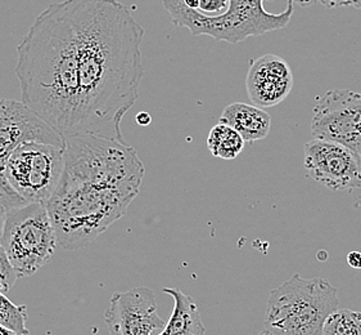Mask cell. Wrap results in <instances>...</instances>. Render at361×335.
I'll use <instances>...</instances> for the list:
<instances>
[{
	"label": "cell",
	"mask_w": 361,
	"mask_h": 335,
	"mask_svg": "<svg viewBox=\"0 0 361 335\" xmlns=\"http://www.w3.org/2000/svg\"><path fill=\"white\" fill-rule=\"evenodd\" d=\"M78 37L84 134L123 139L145 78V29L118 0H70Z\"/></svg>",
	"instance_id": "6da1fadb"
},
{
	"label": "cell",
	"mask_w": 361,
	"mask_h": 335,
	"mask_svg": "<svg viewBox=\"0 0 361 335\" xmlns=\"http://www.w3.org/2000/svg\"><path fill=\"white\" fill-rule=\"evenodd\" d=\"M145 164L125 139L94 134L65 139V169L47 203L57 244L85 248L123 218L145 178Z\"/></svg>",
	"instance_id": "7a4b0ae2"
},
{
	"label": "cell",
	"mask_w": 361,
	"mask_h": 335,
	"mask_svg": "<svg viewBox=\"0 0 361 335\" xmlns=\"http://www.w3.org/2000/svg\"><path fill=\"white\" fill-rule=\"evenodd\" d=\"M21 101L62 137L84 134L78 37L70 0L51 3L17 45Z\"/></svg>",
	"instance_id": "3957f363"
},
{
	"label": "cell",
	"mask_w": 361,
	"mask_h": 335,
	"mask_svg": "<svg viewBox=\"0 0 361 335\" xmlns=\"http://www.w3.org/2000/svg\"><path fill=\"white\" fill-rule=\"evenodd\" d=\"M338 306V290L328 280L296 274L269 294L265 329L274 335H322Z\"/></svg>",
	"instance_id": "277c9868"
},
{
	"label": "cell",
	"mask_w": 361,
	"mask_h": 335,
	"mask_svg": "<svg viewBox=\"0 0 361 335\" xmlns=\"http://www.w3.org/2000/svg\"><path fill=\"white\" fill-rule=\"evenodd\" d=\"M173 25L187 28L192 35H207L217 42L237 44L250 37H259L275 30L284 29L293 15V1L288 0L282 13H270L264 0H229L223 15H204L187 7L184 0H162Z\"/></svg>",
	"instance_id": "5b68a950"
},
{
	"label": "cell",
	"mask_w": 361,
	"mask_h": 335,
	"mask_svg": "<svg viewBox=\"0 0 361 335\" xmlns=\"http://www.w3.org/2000/svg\"><path fill=\"white\" fill-rule=\"evenodd\" d=\"M0 244L18 277H27L51 261L57 249V233L47 205L27 203L8 211Z\"/></svg>",
	"instance_id": "8992f818"
},
{
	"label": "cell",
	"mask_w": 361,
	"mask_h": 335,
	"mask_svg": "<svg viewBox=\"0 0 361 335\" xmlns=\"http://www.w3.org/2000/svg\"><path fill=\"white\" fill-rule=\"evenodd\" d=\"M63 169L65 146L27 141L9 156L6 175L26 203L47 204L61 182Z\"/></svg>",
	"instance_id": "52a82bcc"
},
{
	"label": "cell",
	"mask_w": 361,
	"mask_h": 335,
	"mask_svg": "<svg viewBox=\"0 0 361 335\" xmlns=\"http://www.w3.org/2000/svg\"><path fill=\"white\" fill-rule=\"evenodd\" d=\"M311 134L361 155V93L348 89L328 90L314 107Z\"/></svg>",
	"instance_id": "ba28073f"
},
{
	"label": "cell",
	"mask_w": 361,
	"mask_h": 335,
	"mask_svg": "<svg viewBox=\"0 0 361 335\" xmlns=\"http://www.w3.org/2000/svg\"><path fill=\"white\" fill-rule=\"evenodd\" d=\"M304 165L314 181L332 191L361 187V155L348 147L312 139L304 147Z\"/></svg>",
	"instance_id": "9c48e42d"
},
{
	"label": "cell",
	"mask_w": 361,
	"mask_h": 335,
	"mask_svg": "<svg viewBox=\"0 0 361 335\" xmlns=\"http://www.w3.org/2000/svg\"><path fill=\"white\" fill-rule=\"evenodd\" d=\"M104 322L109 335H152L166 327L157 314L154 292L147 286L115 293L104 314Z\"/></svg>",
	"instance_id": "30bf717a"
},
{
	"label": "cell",
	"mask_w": 361,
	"mask_h": 335,
	"mask_svg": "<svg viewBox=\"0 0 361 335\" xmlns=\"http://www.w3.org/2000/svg\"><path fill=\"white\" fill-rule=\"evenodd\" d=\"M27 141L65 146V137L47 124L22 101L0 100V175H6L8 159Z\"/></svg>",
	"instance_id": "8fae6325"
},
{
	"label": "cell",
	"mask_w": 361,
	"mask_h": 335,
	"mask_svg": "<svg viewBox=\"0 0 361 335\" xmlns=\"http://www.w3.org/2000/svg\"><path fill=\"white\" fill-rule=\"evenodd\" d=\"M293 88V74L286 59L265 54L253 59L247 73L246 89L251 102L261 109L283 102Z\"/></svg>",
	"instance_id": "7c38bea8"
},
{
	"label": "cell",
	"mask_w": 361,
	"mask_h": 335,
	"mask_svg": "<svg viewBox=\"0 0 361 335\" xmlns=\"http://www.w3.org/2000/svg\"><path fill=\"white\" fill-rule=\"evenodd\" d=\"M224 123L238 131L246 142H256L267 139L271 128V117L256 105L234 102L228 105L220 117Z\"/></svg>",
	"instance_id": "4fadbf2b"
},
{
	"label": "cell",
	"mask_w": 361,
	"mask_h": 335,
	"mask_svg": "<svg viewBox=\"0 0 361 335\" xmlns=\"http://www.w3.org/2000/svg\"><path fill=\"white\" fill-rule=\"evenodd\" d=\"M162 292L173 299V314L164 330L152 335H206L201 311L195 299L176 288H164Z\"/></svg>",
	"instance_id": "5bb4252c"
},
{
	"label": "cell",
	"mask_w": 361,
	"mask_h": 335,
	"mask_svg": "<svg viewBox=\"0 0 361 335\" xmlns=\"http://www.w3.org/2000/svg\"><path fill=\"white\" fill-rule=\"evenodd\" d=\"M245 139L238 131L224 123L215 125L209 133L207 137V148L212 156L233 160L238 156L245 148Z\"/></svg>",
	"instance_id": "9a60e30c"
},
{
	"label": "cell",
	"mask_w": 361,
	"mask_h": 335,
	"mask_svg": "<svg viewBox=\"0 0 361 335\" xmlns=\"http://www.w3.org/2000/svg\"><path fill=\"white\" fill-rule=\"evenodd\" d=\"M322 335H361V312L337 310L325 320Z\"/></svg>",
	"instance_id": "2e32d148"
},
{
	"label": "cell",
	"mask_w": 361,
	"mask_h": 335,
	"mask_svg": "<svg viewBox=\"0 0 361 335\" xmlns=\"http://www.w3.org/2000/svg\"><path fill=\"white\" fill-rule=\"evenodd\" d=\"M0 324L18 335H29L27 307L17 306L0 292Z\"/></svg>",
	"instance_id": "e0dca14e"
},
{
	"label": "cell",
	"mask_w": 361,
	"mask_h": 335,
	"mask_svg": "<svg viewBox=\"0 0 361 335\" xmlns=\"http://www.w3.org/2000/svg\"><path fill=\"white\" fill-rule=\"evenodd\" d=\"M17 278H20L18 274L16 272L7 252L0 244V292L7 295L8 293L11 292V289L15 286Z\"/></svg>",
	"instance_id": "ac0fdd59"
},
{
	"label": "cell",
	"mask_w": 361,
	"mask_h": 335,
	"mask_svg": "<svg viewBox=\"0 0 361 335\" xmlns=\"http://www.w3.org/2000/svg\"><path fill=\"white\" fill-rule=\"evenodd\" d=\"M229 7V0H200V9L202 13H220L223 15Z\"/></svg>",
	"instance_id": "d6986e66"
},
{
	"label": "cell",
	"mask_w": 361,
	"mask_h": 335,
	"mask_svg": "<svg viewBox=\"0 0 361 335\" xmlns=\"http://www.w3.org/2000/svg\"><path fill=\"white\" fill-rule=\"evenodd\" d=\"M347 263L354 270H361V253L360 252H351L347 255Z\"/></svg>",
	"instance_id": "ffe728a7"
},
{
	"label": "cell",
	"mask_w": 361,
	"mask_h": 335,
	"mask_svg": "<svg viewBox=\"0 0 361 335\" xmlns=\"http://www.w3.org/2000/svg\"><path fill=\"white\" fill-rule=\"evenodd\" d=\"M9 211H11V208H8L7 205L0 201V237L3 235V230H4L6 219H7V214Z\"/></svg>",
	"instance_id": "44dd1931"
},
{
	"label": "cell",
	"mask_w": 361,
	"mask_h": 335,
	"mask_svg": "<svg viewBox=\"0 0 361 335\" xmlns=\"http://www.w3.org/2000/svg\"><path fill=\"white\" fill-rule=\"evenodd\" d=\"M326 8H338L348 6V0H319Z\"/></svg>",
	"instance_id": "7402d4cb"
},
{
	"label": "cell",
	"mask_w": 361,
	"mask_h": 335,
	"mask_svg": "<svg viewBox=\"0 0 361 335\" xmlns=\"http://www.w3.org/2000/svg\"><path fill=\"white\" fill-rule=\"evenodd\" d=\"M135 120H137V124L142 125V127H147V125L151 124L152 117H151L148 112H139L137 117H135Z\"/></svg>",
	"instance_id": "603a6c76"
},
{
	"label": "cell",
	"mask_w": 361,
	"mask_h": 335,
	"mask_svg": "<svg viewBox=\"0 0 361 335\" xmlns=\"http://www.w3.org/2000/svg\"><path fill=\"white\" fill-rule=\"evenodd\" d=\"M293 3H296L298 4L300 7H311V6H314V4H317L319 0H292Z\"/></svg>",
	"instance_id": "cb8c5ba5"
},
{
	"label": "cell",
	"mask_w": 361,
	"mask_h": 335,
	"mask_svg": "<svg viewBox=\"0 0 361 335\" xmlns=\"http://www.w3.org/2000/svg\"><path fill=\"white\" fill-rule=\"evenodd\" d=\"M0 335H18L13 330H11V329L7 328V327H4V325H1L0 324Z\"/></svg>",
	"instance_id": "d4e9b609"
},
{
	"label": "cell",
	"mask_w": 361,
	"mask_h": 335,
	"mask_svg": "<svg viewBox=\"0 0 361 335\" xmlns=\"http://www.w3.org/2000/svg\"><path fill=\"white\" fill-rule=\"evenodd\" d=\"M348 6L360 9L361 11V0H348Z\"/></svg>",
	"instance_id": "484cf974"
},
{
	"label": "cell",
	"mask_w": 361,
	"mask_h": 335,
	"mask_svg": "<svg viewBox=\"0 0 361 335\" xmlns=\"http://www.w3.org/2000/svg\"><path fill=\"white\" fill-rule=\"evenodd\" d=\"M259 335H274L273 334V333H270V331H269V330H267V329H265V330H264V331H262V333H260V334Z\"/></svg>",
	"instance_id": "4316f807"
}]
</instances>
